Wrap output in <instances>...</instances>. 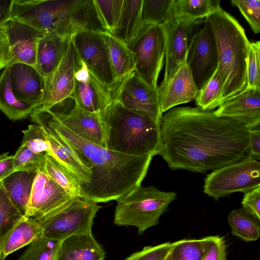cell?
I'll use <instances>...</instances> for the list:
<instances>
[{"label":"cell","mask_w":260,"mask_h":260,"mask_svg":"<svg viewBox=\"0 0 260 260\" xmlns=\"http://www.w3.org/2000/svg\"><path fill=\"white\" fill-rule=\"evenodd\" d=\"M161 155L172 170L213 171L249 155V128L199 107L169 110L160 123Z\"/></svg>","instance_id":"cell-1"},{"label":"cell","mask_w":260,"mask_h":260,"mask_svg":"<svg viewBox=\"0 0 260 260\" xmlns=\"http://www.w3.org/2000/svg\"><path fill=\"white\" fill-rule=\"evenodd\" d=\"M36 110L90 170L89 181L80 184L84 198L106 203L117 200L141 185L153 155H131L96 145L72 132L46 110L38 107Z\"/></svg>","instance_id":"cell-2"},{"label":"cell","mask_w":260,"mask_h":260,"mask_svg":"<svg viewBox=\"0 0 260 260\" xmlns=\"http://www.w3.org/2000/svg\"><path fill=\"white\" fill-rule=\"evenodd\" d=\"M207 17L215 38L217 69L223 83L219 105L246 89L247 64L250 42L238 21L221 8Z\"/></svg>","instance_id":"cell-3"},{"label":"cell","mask_w":260,"mask_h":260,"mask_svg":"<svg viewBox=\"0 0 260 260\" xmlns=\"http://www.w3.org/2000/svg\"><path fill=\"white\" fill-rule=\"evenodd\" d=\"M100 115L105 148L131 155H157L160 123L125 108L115 100Z\"/></svg>","instance_id":"cell-4"},{"label":"cell","mask_w":260,"mask_h":260,"mask_svg":"<svg viewBox=\"0 0 260 260\" xmlns=\"http://www.w3.org/2000/svg\"><path fill=\"white\" fill-rule=\"evenodd\" d=\"M176 196L174 191L141 185L116 200L114 222L118 226L136 227L139 234H143L159 223L161 215Z\"/></svg>","instance_id":"cell-5"},{"label":"cell","mask_w":260,"mask_h":260,"mask_svg":"<svg viewBox=\"0 0 260 260\" xmlns=\"http://www.w3.org/2000/svg\"><path fill=\"white\" fill-rule=\"evenodd\" d=\"M101 207L84 197H73L49 213L35 218L43 236L61 241L71 236L91 233L93 219Z\"/></svg>","instance_id":"cell-6"},{"label":"cell","mask_w":260,"mask_h":260,"mask_svg":"<svg viewBox=\"0 0 260 260\" xmlns=\"http://www.w3.org/2000/svg\"><path fill=\"white\" fill-rule=\"evenodd\" d=\"M127 46L134 55L136 75L150 87L158 89L157 79L165 56L162 25H142L136 37Z\"/></svg>","instance_id":"cell-7"},{"label":"cell","mask_w":260,"mask_h":260,"mask_svg":"<svg viewBox=\"0 0 260 260\" xmlns=\"http://www.w3.org/2000/svg\"><path fill=\"white\" fill-rule=\"evenodd\" d=\"M260 185V162L248 156L212 171L205 179L204 192L217 200L233 193L246 192Z\"/></svg>","instance_id":"cell-8"},{"label":"cell","mask_w":260,"mask_h":260,"mask_svg":"<svg viewBox=\"0 0 260 260\" xmlns=\"http://www.w3.org/2000/svg\"><path fill=\"white\" fill-rule=\"evenodd\" d=\"M78 59L108 90L113 92L120 83L117 80L110 59L104 32L83 31L72 37Z\"/></svg>","instance_id":"cell-9"},{"label":"cell","mask_w":260,"mask_h":260,"mask_svg":"<svg viewBox=\"0 0 260 260\" xmlns=\"http://www.w3.org/2000/svg\"><path fill=\"white\" fill-rule=\"evenodd\" d=\"M204 20L183 21L170 17L162 27L165 38V69L163 80L158 87L162 89L185 61L195 34Z\"/></svg>","instance_id":"cell-10"},{"label":"cell","mask_w":260,"mask_h":260,"mask_svg":"<svg viewBox=\"0 0 260 260\" xmlns=\"http://www.w3.org/2000/svg\"><path fill=\"white\" fill-rule=\"evenodd\" d=\"M185 60L199 91L215 73L218 63L215 38L208 17L193 37Z\"/></svg>","instance_id":"cell-11"},{"label":"cell","mask_w":260,"mask_h":260,"mask_svg":"<svg viewBox=\"0 0 260 260\" xmlns=\"http://www.w3.org/2000/svg\"><path fill=\"white\" fill-rule=\"evenodd\" d=\"M113 100L125 108L161 123V111L158 89H154L143 82L133 72L124 79L112 92Z\"/></svg>","instance_id":"cell-12"},{"label":"cell","mask_w":260,"mask_h":260,"mask_svg":"<svg viewBox=\"0 0 260 260\" xmlns=\"http://www.w3.org/2000/svg\"><path fill=\"white\" fill-rule=\"evenodd\" d=\"M80 64L72 42L60 63L44 79V87L40 107L51 109L71 98L75 83V73Z\"/></svg>","instance_id":"cell-13"},{"label":"cell","mask_w":260,"mask_h":260,"mask_svg":"<svg viewBox=\"0 0 260 260\" xmlns=\"http://www.w3.org/2000/svg\"><path fill=\"white\" fill-rule=\"evenodd\" d=\"M4 33L8 45L7 67L22 63L36 68L37 43L41 34L31 27L11 20L5 23Z\"/></svg>","instance_id":"cell-14"},{"label":"cell","mask_w":260,"mask_h":260,"mask_svg":"<svg viewBox=\"0 0 260 260\" xmlns=\"http://www.w3.org/2000/svg\"><path fill=\"white\" fill-rule=\"evenodd\" d=\"M73 197L43 171L37 172L25 216L38 218L56 209Z\"/></svg>","instance_id":"cell-15"},{"label":"cell","mask_w":260,"mask_h":260,"mask_svg":"<svg viewBox=\"0 0 260 260\" xmlns=\"http://www.w3.org/2000/svg\"><path fill=\"white\" fill-rule=\"evenodd\" d=\"M71 98L81 108L93 113H100L113 100L112 92L101 84L80 60Z\"/></svg>","instance_id":"cell-16"},{"label":"cell","mask_w":260,"mask_h":260,"mask_svg":"<svg viewBox=\"0 0 260 260\" xmlns=\"http://www.w3.org/2000/svg\"><path fill=\"white\" fill-rule=\"evenodd\" d=\"M72 132L96 145L105 147L103 123L100 113L87 111L75 104L67 113L45 109Z\"/></svg>","instance_id":"cell-17"},{"label":"cell","mask_w":260,"mask_h":260,"mask_svg":"<svg viewBox=\"0 0 260 260\" xmlns=\"http://www.w3.org/2000/svg\"><path fill=\"white\" fill-rule=\"evenodd\" d=\"M30 116L34 123L43 129L51 147L50 155L72 172L78 178L80 184L88 183L90 179L91 171L82 162L76 151L59 137L35 108Z\"/></svg>","instance_id":"cell-18"},{"label":"cell","mask_w":260,"mask_h":260,"mask_svg":"<svg viewBox=\"0 0 260 260\" xmlns=\"http://www.w3.org/2000/svg\"><path fill=\"white\" fill-rule=\"evenodd\" d=\"M214 113L236 120L249 129L259 127L260 89L246 88L222 102Z\"/></svg>","instance_id":"cell-19"},{"label":"cell","mask_w":260,"mask_h":260,"mask_svg":"<svg viewBox=\"0 0 260 260\" xmlns=\"http://www.w3.org/2000/svg\"><path fill=\"white\" fill-rule=\"evenodd\" d=\"M13 91L21 102L34 108L41 106L44 79L33 67L22 63L10 66Z\"/></svg>","instance_id":"cell-20"},{"label":"cell","mask_w":260,"mask_h":260,"mask_svg":"<svg viewBox=\"0 0 260 260\" xmlns=\"http://www.w3.org/2000/svg\"><path fill=\"white\" fill-rule=\"evenodd\" d=\"M198 93L199 90L185 60L167 85L158 90L162 113L178 105L196 100Z\"/></svg>","instance_id":"cell-21"},{"label":"cell","mask_w":260,"mask_h":260,"mask_svg":"<svg viewBox=\"0 0 260 260\" xmlns=\"http://www.w3.org/2000/svg\"><path fill=\"white\" fill-rule=\"evenodd\" d=\"M72 37L51 31L39 37L37 48L36 69L44 78L58 67L65 55Z\"/></svg>","instance_id":"cell-22"},{"label":"cell","mask_w":260,"mask_h":260,"mask_svg":"<svg viewBox=\"0 0 260 260\" xmlns=\"http://www.w3.org/2000/svg\"><path fill=\"white\" fill-rule=\"evenodd\" d=\"M106 253L92 233L71 236L60 242L55 260H104Z\"/></svg>","instance_id":"cell-23"},{"label":"cell","mask_w":260,"mask_h":260,"mask_svg":"<svg viewBox=\"0 0 260 260\" xmlns=\"http://www.w3.org/2000/svg\"><path fill=\"white\" fill-rule=\"evenodd\" d=\"M37 173L26 171H15L1 181L8 197L24 216Z\"/></svg>","instance_id":"cell-24"},{"label":"cell","mask_w":260,"mask_h":260,"mask_svg":"<svg viewBox=\"0 0 260 260\" xmlns=\"http://www.w3.org/2000/svg\"><path fill=\"white\" fill-rule=\"evenodd\" d=\"M43 236L41 227L35 218L24 216L7 238L0 255L5 260L10 254Z\"/></svg>","instance_id":"cell-25"},{"label":"cell","mask_w":260,"mask_h":260,"mask_svg":"<svg viewBox=\"0 0 260 260\" xmlns=\"http://www.w3.org/2000/svg\"><path fill=\"white\" fill-rule=\"evenodd\" d=\"M112 67L117 80L121 82L135 70V61L127 44L113 35L104 32Z\"/></svg>","instance_id":"cell-26"},{"label":"cell","mask_w":260,"mask_h":260,"mask_svg":"<svg viewBox=\"0 0 260 260\" xmlns=\"http://www.w3.org/2000/svg\"><path fill=\"white\" fill-rule=\"evenodd\" d=\"M34 108L19 101L12 90L10 66L0 73V110L10 120H19L26 118Z\"/></svg>","instance_id":"cell-27"},{"label":"cell","mask_w":260,"mask_h":260,"mask_svg":"<svg viewBox=\"0 0 260 260\" xmlns=\"http://www.w3.org/2000/svg\"><path fill=\"white\" fill-rule=\"evenodd\" d=\"M143 0H123L121 15L113 35L126 44L137 36L142 24Z\"/></svg>","instance_id":"cell-28"},{"label":"cell","mask_w":260,"mask_h":260,"mask_svg":"<svg viewBox=\"0 0 260 260\" xmlns=\"http://www.w3.org/2000/svg\"><path fill=\"white\" fill-rule=\"evenodd\" d=\"M220 0H174L170 17L194 21L206 18L220 9Z\"/></svg>","instance_id":"cell-29"},{"label":"cell","mask_w":260,"mask_h":260,"mask_svg":"<svg viewBox=\"0 0 260 260\" xmlns=\"http://www.w3.org/2000/svg\"><path fill=\"white\" fill-rule=\"evenodd\" d=\"M42 171L72 196L84 197L78 178L50 154H45Z\"/></svg>","instance_id":"cell-30"},{"label":"cell","mask_w":260,"mask_h":260,"mask_svg":"<svg viewBox=\"0 0 260 260\" xmlns=\"http://www.w3.org/2000/svg\"><path fill=\"white\" fill-rule=\"evenodd\" d=\"M228 221L233 235L246 242L259 239L260 221L242 207L232 210L228 216Z\"/></svg>","instance_id":"cell-31"},{"label":"cell","mask_w":260,"mask_h":260,"mask_svg":"<svg viewBox=\"0 0 260 260\" xmlns=\"http://www.w3.org/2000/svg\"><path fill=\"white\" fill-rule=\"evenodd\" d=\"M212 237L182 239L172 243L170 260H202Z\"/></svg>","instance_id":"cell-32"},{"label":"cell","mask_w":260,"mask_h":260,"mask_svg":"<svg viewBox=\"0 0 260 260\" xmlns=\"http://www.w3.org/2000/svg\"><path fill=\"white\" fill-rule=\"evenodd\" d=\"M24 216L11 202L0 181V255L8 236Z\"/></svg>","instance_id":"cell-33"},{"label":"cell","mask_w":260,"mask_h":260,"mask_svg":"<svg viewBox=\"0 0 260 260\" xmlns=\"http://www.w3.org/2000/svg\"><path fill=\"white\" fill-rule=\"evenodd\" d=\"M123 0H93L99 19L106 32L117 28L121 15Z\"/></svg>","instance_id":"cell-34"},{"label":"cell","mask_w":260,"mask_h":260,"mask_svg":"<svg viewBox=\"0 0 260 260\" xmlns=\"http://www.w3.org/2000/svg\"><path fill=\"white\" fill-rule=\"evenodd\" d=\"M174 0H143L142 24L162 25L169 19Z\"/></svg>","instance_id":"cell-35"},{"label":"cell","mask_w":260,"mask_h":260,"mask_svg":"<svg viewBox=\"0 0 260 260\" xmlns=\"http://www.w3.org/2000/svg\"><path fill=\"white\" fill-rule=\"evenodd\" d=\"M223 83L218 69L199 91L196 103L204 110H213L219 105Z\"/></svg>","instance_id":"cell-36"},{"label":"cell","mask_w":260,"mask_h":260,"mask_svg":"<svg viewBox=\"0 0 260 260\" xmlns=\"http://www.w3.org/2000/svg\"><path fill=\"white\" fill-rule=\"evenodd\" d=\"M60 242L42 236L28 245L16 260H55Z\"/></svg>","instance_id":"cell-37"},{"label":"cell","mask_w":260,"mask_h":260,"mask_svg":"<svg viewBox=\"0 0 260 260\" xmlns=\"http://www.w3.org/2000/svg\"><path fill=\"white\" fill-rule=\"evenodd\" d=\"M45 153L36 154L27 147L20 145L13 155V172L26 171L37 173L42 171Z\"/></svg>","instance_id":"cell-38"},{"label":"cell","mask_w":260,"mask_h":260,"mask_svg":"<svg viewBox=\"0 0 260 260\" xmlns=\"http://www.w3.org/2000/svg\"><path fill=\"white\" fill-rule=\"evenodd\" d=\"M23 137L21 145L25 146L36 154L48 153L52 151L42 128L36 124L28 126L27 129L22 131Z\"/></svg>","instance_id":"cell-39"},{"label":"cell","mask_w":260,"mask_h":260,"mask_svg":"<svg viewBox=\"0 0 260 260\" xmlns=\"http://www.w3.org/2000/svg\"><path fill=\"white\" fill-rule=\"evenodd\" d=\"M260 89V42L250 43L247 64V87Z\"/></svg>","instance_id":"cell-40"},{"label":"cell","mask_w":260,"mask_h":260,"mask_svg":"<svg viewBox=\"0 0 260 260\" xmlns=\"http://www.w3.org/2000/svg\"><path fill=\"white\" fill-rule=\"evenodd\" d=\"M231 3L239 9L253 32L258 34L260 32V1L232 0Z\"/></svg>","instance_id":"cell-41"},{"label":"cell","mask_w":260,"mask_h":260,"mask_svg":"<svg viewBox=\"0 0 260 260\" xmlns=\"http://www.w3.org/2000/svg\"><path fill=\"white\" fill-rule=\"evenodd\" d=\"M171 244L167 242L155 246L145 247L124 260H164L171 250Z\"/></svg>","instance_id":"cell-42"},{"label":"cell","mask_w":260,"mask_h":260,"mask_svg":"<svg viewBox=\"0 0 260 260\" xmlns=\"http://www.w3.org/2000/svg\"><path fill=\"white\" fill-rule=\"evenodd\" d=\"M226 244L223 237L213 236L202 260H226Z\"/></svg>","instance_id":"cell-43"},{"label":"cell","mask_w":260,"mask_h":260,"mask_svg":"<svg viewBox=\"0 0 260 260\" xmlns=\"http://www.w3.org/2000/svg\"><path fill=\"white\" fill-rule=\"evenodd\" d=\"M241 204L243 209L260 221V185L244 192Z\"/></svg>","instance_id":"cell-44"},{"label":"cell","mask_w":260,"mask_h":260,"mask_svg":"<svg viewBox=\"0 0 260 260\" xmlns=\"http://www.w3.org/2000/svg\"><path fill=\"white\" fill-rule=\"evenodd\" d=\"M249 155L257 160L260 158V127L249 129Z\"/></svg>","instance_id":"cell-45"},{"label":"cell","mask_w":260,"mask_h":260,"mask_svg":"<svg viewBox=\"0 0 260 260\" xmlns=\"http://www.w3.org/2000/svg\"><path fill=\"white\" fill-rule=\"evenodd\" d=\"M13 172V155L9 152L0 155V181Z\"/></svg>","instance_id":"cell-46"},{"label":"cell","mask_w":260,"mask_h":260,"mask_svg":"<svg viewBox=\"0 0 260 260\" xmlns=\"http://www.w3.org/2000/svg\"><path fill=\"white\" fill-rule=\"evenodd\" d=\"M8 52V45L6 37L0 31V70L7 67L6 60Z\"/></svg>","instance_id":"cell-47"},{"label":"cell","mask_w":260,"mask_h":260,"mask_svg":"<svg viewBox=\"0 0 260 260\" xmlns=\"http://www.w3.org/2000/svg\"><path fill=\"white\" fill-rule=\"evenodd\" d=\"M12 0H0V23L9 20Z\"/></svg>","instance_id":"cell-48"},{"label":"cell","mask_w":260,"mask_h":260,"mask_svg":"<svg viewBox=\"0 0 260 260\" xmlns=\"http://www.w3.org/2000/svg\"><path fill=\"white\" fill-rule=\"evenodd\" d=\"M5 23H0V31H2L3 32H4V30Z\"/></svg>","instance_id":"cell-49"},{"label":"cell","mask_w":260,"mask_h":260,"mask_svg":"<svg viewBox=\"0 0 260 260\" xmlns=\"http://www.w3.org/2000/svg\"><path fill=\"white\" fill-rule=\"evenodd\" d=\"M170 255H171V250L168 253V254L166 255L165 258L164 259V260H170Z\"/></svg>","instance_id":"cell-50"},{"label":"cell","mask_w":260,"mask_h":260,"mask_svg":"<svg viewBox=\"0 0 260 260\" xmlns=\"http://www.w3.org/2000/svg\"><path fill=\"white\" fill-rule=\"evenodd\" d=\"M0 260H1V258H0Z\"/></svg>","instance_id":"cell-51"}]
</instances>
